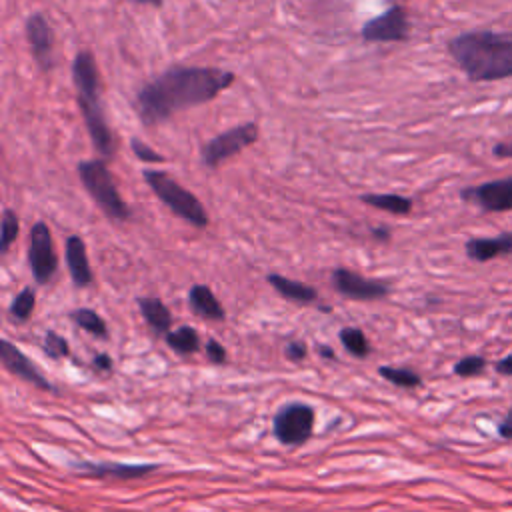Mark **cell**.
I'll return each instance as SVG.
<instances>
[{
	"mask_svg": "<svg viewBox=\"0 0 512 512\" xmlns=\"http://www.w3.org/2000/svg\"><path fill=\"white\" fill-rule=\"evenodd\" d=\"M372 236H374L376 240H380V242H386V240H390V230L384 228V226H378V228L372 230Z\"/></svg>",
	"mask_w": 512,
	"mask_h": 512,
	"instance_id": "d590c367",
	"label": "cell"
},
{
	"mask_svg": "<svg viewBox=\"0 0 512 512\" xmlns=\"http://www.w3.org/2000/svg\"><path fill=\"white\" fill-rule=\"evenodd\" d=\"M132 2H136V4H150L154 8H160L164 4V0H132Z\"/></svg>",
	"mask_w": 512,
	"mask_h": 512,
	"instance_id": "74e56055",
	"label": "cell"
},
{
	"mask_svg": "<svg viewBox=\"0 0 512 512\" xmlns=\"http://www.w3.org/2000/svg\"><path fill=\"white\" fill-rule=\"evenodd\" d=\"M70 318L76 326H80L82 330L90 332L92 336H98V338H106L108 336V328H106V322L104 318L90 310V308H76L70 312Z\"/></svg>",
	"mask_w": 512,
	"mask_h": 512,
	"instance_id": "7402d4cb",
	"label": "cell"
},
{
	"mask_svg": "<svg viewBox=\"0 0 512 512\" xmlns=\"http://www.w3.org/2000/svg\"><path fill=\"white\" fill-rule=\"evenodd\" d=\"M138 308H140L144 320L148 322V326L156 334H168L170 332L172 314H170V310L166 308V304L160 298H154V296L138 298Z\"/></svg>",
	"mask_w": 512,
	"mask_h": 512,
	"instance_id": "d6986e66",
	"label": "cell"
},
{
	"mask_svg": "<svg viewBox=\"0 0 512 512\" xmlns=\"http://www.w3.org/2000/svg\"><path fill=\"white\" fill-rule=\"evenodd\" d=\"M130 148H132L134 156H136L138 160L146 162V164H162V162H164V156H162V154H158L154 148H150L144 140H140V138H136V136L130 140Z\"/></svg>",
	"mask_w": 512,
	"mask_h": 512,
	"instance_id": "83f0119b",
	"label": "cell"
},
{
	"mask_svg": "<svg viewBox=\"0 0 512 512\" xmlns=\"http://www.w3.org/2000/svg\"><path fill=\"white\" fill-rule=\"evenodd\" d=\"M340 342L356 358H366L370 354V344H368V340H366V336L360 328H354V326L342 328L340 330Z\"/></svg>",
	"mask_w": 512,
	"mask_h": 512,
	"instance_id": "603a6c76",
	"label": "cell"
},
{
	"mask_svg": "<svg viewBox=\"0 0 512 512\" xmlns=\"http://www.w3.org/2000/svg\"><path fill=\"white\" fill-rule=\"evenodd\" d=\"M76 168L86 192L110 220L120 222L130 218V208L124 204L104 160H98V158L84 160V162H78Z\"/></svg>",
	"mask_w": 512,
	"mask_h": 512,
	"instance_id": "5b68a950",
	"label": "cell"
},
{
	"mask_svg": "<svg viewBox=\"0 0 512 512\" xmlns=\"http://www.w3.org/2000/svg\"><path fill=\"white\" fill-rule=\"evenodd\" d=\"M332 284L334 288L352 300H380L388 296L390 286L376 278H364L348 268L332 270Z\"/></svg>",
	"mask_w": 512,
	"mask_h": 512,
	"instance_id": "8fae6325",
	"label": "cell"
},
{
	"mask_svg": "<svg viewBox=\"0 0 512 512\" xmlns=\"http://www.w3.org/2000/svg\"><path fill=\"white\" fill-rule=\"evenodd\" d=\"M410 34V24L406 10L402 6H392L364 22L360 36L366 42H404Z\"/></svg>",
	"mask_w": 512,
	"mask_h": 512,
	"instance_id": "9c48e42d",
	"label": "cell"
},
{
	"mask_svg": "<svg viewBox=\"0 0 512 512\" xmlns=\"http://www.w3.org/2000/svg\"><path fill=\"white\" fill-rule=\"evenodd\" d=\"M496 370H498L500 374L512 376V354H508L506 358H502V360L496 364Z\"/></svg>",
	"mask_w": 512,
	"mask_h": 512,
	"instance_id": "e575fe53",
	"label": "cell"
},
{
	"mask_svg": "<svg viewBox=\"0 0 512 512\" xmlns=\"http://www.w3.org/2000/svg\"><path fill=\"white\" fill-rule=\"evenodd\" d=\"M284 354L292 362H300L306 358V344L302 340H290L284 348Z\"/></svg>",
	"mask_w": 512,
	"mask_h": 512,
	"instance_id": "4dcf8cb0",
	"label": "cell"
},
{
	"mask_svg": "<svg viewBox=\"0 0 512 512\" xmlns=\"http://www.w3.org/2000/svg\"><path fill=\"white\" fill-rule=\"evenodd\" d=\"M18 230H20V220H18L16 212L6 208L4 214H2V232H0V248H2V252L10 250V246L18 238Z\"/></svg>",
	"mask_w": 512,
	"mask_h": 512,
	"instance_id": "484cf974",
	"label": "cell"
},
{
	"mask_svg": "<svg viewBox=\"0 0 512 512\" xmlns=\"http://www.w3.org/2000/svg\"><path fill=\"white\" fill-rule=\"evenodd\" d=\"M266 280L286 300H292V302H298V304H310L318 298V292L312 286L302 284L298 280H292V278H286V276H280V274H268Z\"/></svg>",
	"mask_w": 512,
	"mask_h": 512,
	"instance_id": "ac0fdd59",
	"label": "cell"
},
{
	"mask_svg": "<svg viewBox=\"0 0 512 512\" xmlns=\"http://www.w3.org/2000/svg\"><path fill=\"white\" fill-rule=\"evenodd\" d=\"M92 366H94V370L110 372L112 370V358L108 354H96L94 360H92Z\"/></svg>",
	"mask_w": 512,
	"mask_h": 512,
	"instance_id": "1f68e13d",
	"label": "cell"
},
{
	"mask_svg": "<svg viewBox=\"0 0 512 512\" xmlns=\"http://www.w3.org/2000/svg\"><path fill=\"white\" fill-rule=\"evenodd\" d=\"M148 188L154 192V196L172 210L174 216L182 218L184 222L192 224L194 228H206L208 226V212L204 204L198 200L196 194L186 190L182 184H178L174 178H170L162 170H144L142 174Z\"/></svg>",
	"mask_w": 512,
	"mask_h": 512,
	"instance_id": "277c9868",
	"label": "cell"
},
{
	"mask_svg": "<svg viewBox=\"0 0 512 512\" xmlns=\"http://www.w3.org/2000/svg\"><path fill=\"white\" fill-rule=\"evenodd\" d=\"M26 40L32 56L42 72H50L54 66V30L44 14L34 12L26 18Z\"/></svg>",
	"mask_w": 512,
	"mask_h": 512,
	"instance_id": "7c38bea8",
	"label": "cell"
},
{
	"mask_svg": "<svg viewBox=\"0 0 512 512\" xmlns=\"http://www.w3.org/2000/svg\"><path fill=\"white\" fill-rule=\"evenodd\" d=\"M166 344L180 354H194L200 348V336L192 326H180L166 334Z\"/></svg>",
	"mask_w": 512,
	"mask_h": 512,
	"instance_id": "44dd1931",
	"label": "cell"
},
{
	"mask_svg": "<svg viewBox=\"0 0 512 512\" xmlns=\"http://www.w3.org/2000/svg\"><path fill=\"white\" fill-rule=\"evenodd\" d=\"M486 368V360L482 356H466L454 364V372L458 376H476Z\"/></svg>",
	"mask_w": 512,
	"mask_h": 512,
	"instance_id": "f1b7e54d",
	"label": "cell"
},
{
	"mask_svg": "<svg viewBox=\"0 0 512 512\" xmlns=\"http://www.w3.org/2000/svg\"><path fill=\"white\" fill-rule=\"evenodd\" d=\"M318 354H320V356H324V358H328V360H334V358H336L334 350H332L330 346H324V344H320V346H318Z\"/></svg>",
	"mask_w": 512,
	"mask_h": 512,
	"instance_id": "8d00e7d4",
	"label": "cell"
},
{
	"mask_svg": "<svg viewBox=\"0 0 512 512\" xmlns=\"http://www.w3.org/2000/svg\"><path fill=\"white\" fill-rule=\"evenodd\" d=\"M448 52L472 82L512 78V34L468 30L448 42Z\"/></svg>",
	"mask_w": 512,
	"mask_h": 512,
	"instance_id": "7a4b0ae2",
	"label": "cell"
},
{
	"mask_svg": "<svg viewBox=\"0 0 512 512\" xmlns=\"http://www.w3.org/2000/svg\"><path fill=\"white\" fill-rule=\"evenodd\" d=\"M498 432H500V436H502V438L512 440V408H510V412L504 416V420L500 422Z\"/></svg>",
	"mask_w": 512,
	"mask_h": 512,
	"instance_id": "d6a6232c",
	"label": "cell"
},
{
	"mask_svg": "<svg viewBox=\"0 0 512 512\" xmlns=\"http://www.w3.org/2000/svg\"><path fill=\"white\" fill-rule=\"evenodd\" d=\"M258 140V124L256 122H246L240 126H234L230 130H224L204 142L202 146V164L206 168H218L224 160L236 156L250 144Z\"/></svg>",
	"mask_w": 512,
	"mask_h": 512,
	"instance_id": "8992f818",
	"label": "cell"
},
{
	"mask_svg": "<svg viewBox=\"0 0 512 512\" xmlns=\"http://www.w3.org/2000/svg\"><path fill=\"white\" fill-rule=\"evenodd\" d=\"M66 264H68L70 278L78 288H84V286L92 284L94 274H92V268H90V262H88L86 244L76 234L66 238Z\"/></svg>",
	"mask_w": 512,
	"mask_h": 512,
	"instance_id": "9a60e30c",
	"label": "cell"
},
{
	"mask_svg": "<svg viewBox=\"0 0 512 512\" xmlns=\"http://www.w3.org/2000/svg\"><path fill=\"white\" fill-rule=\"evenodd\" d=\"M206 356H208V360L212 362V364H224L226 362V348L218 342V340H214V338H208V342H206Z\"/></svg>",
	"mask_w": 512,
	"mask_h": 512,
	"instance_id": "f546056e",
	"label": "cell"
},
{
	"mask_svg": "<svg viewBox=\"0 0 512 512\" xmlns=\"http://www.w3.org/2000/svg\"><path fill=\"white\" fill-rule=\"evenodd\" d=\"M80 474L92 478L136 480L158 470V464H120V462H80Z\"/></svg>",
	"mask_w": 512,
	"mask_h": 512,
	"instance_id": "5bb4252c",
	"label": "cell"
},
{
	"mask_svg": "<svg viewBox=\"0 0 512 512\" xmlns=\"http://www.w3.org/2000/svg\"><path fill=\"white\" fill-rule=\"evenodd\" d=\"M360 200L368 206L390 212L394 216H406L412 212V206H414L412 198L400 196V194H362Z\"/></svg>",
	"mask_w": 512,
	"mask_h": 512,
	"instance_id": "ffe728a7",
	"label": "cell"
},
{
	"mask_svg": "<svg viewBox=\"0 0 512 512\" xmlns=\"http://www.w3.org/2000/svg\"><path fill=\"white\" fill-rule=\"evenodd\" d=\"M492 154L496 158H512V142H498V144H494Z\"/></svg>",
	"mask_w": 512,
	"mask_h": 512,
	"instance_id": "836d02e7",
	"label": "cell"
},
{
	"mask_svg": "<svg viewBox=\"0 0 512 512\" xmlns=\"http://www.w3.org/2000/svg\"><path fill=\"white\" fill-rule=\"evenodd\" d=\"M314 428V408L304 402H290L282 406L272 422V432L278 442L286 446L304 444Z\"/></svg>",
	"mask_w": 512,
	"mask_h": 512,
	"instance_id": "52a82bcc",
	"label": "cell"
},
{
	"mask_svg": "<svg viewBox=\"0 0 512 512\" xmlns=\"http://www.w3.org/2000/svg\"><path fill=\"white\" fill-rule=\"evenodd\" d=\"M188 302L192 312L206 320H224L226 316L222 304L206 284H194L188 292Z\"/></svg>",
	"mask_w": 512,
	"mask_h": 512,
	"instance_id": "e0dca14e",
	"label": "cell"
},
{
	"mask_svg": "<svg viewBox=\"0 0 512 512\" xmlns=\"http://www.w3.org/2000/svg\"><path fill=\"white\" fill-rule=\"evenodd\" d=\"M378 374L396 384V386H402V388H416L422 384V378L414 372V370H408V368H394V366H380L378 368Z\"/></svg>",
	"mask_w": 512,
	"mask_h": 512,
	"instance_id": "d4e9b609",
	"label": "cell"
},
{
	"mask_svg": "<svg viewBox=\"0 0 512 512\" xmlns=\"http://www.w3.org/2000/svg\"><path fill=\"white\" fill-rule=\"evenodd\" d=\"M34 306H36V292H34L30 286H26V288H22V290L14 296V300H12V304H10V316H12L14 320L24 322V320H28L30 314L34 312Z\"/></svg>",
	"mask_w": 512,
	"mask_h": 512,
	"instance_id": "cb8c5ba5",
	"label": "cell"
},
{
	"mask_svg": "<svg viewBox=\"0 0 512 512\" xmlns=\"http://www.w3.org/2000/svg\"><path fill=\"white\" fill-rule=\"evenodd\" d=\"M28 266L38 284H48L58 270L52 232L46 222H36L28 234Z\"/></svg>",
	"mask_w": 512,
	"mask_h": 512,
	"instance_id": "ba28073f",
	"label": "cell"
},
{
	"mask_svg": "<svg viewBox=\"0 0 512 512\" xmlns=\"http://www.w3.org/2000/svg\"><path fill=\"white\" fill-rule=\"evenodd\" d=\"M72 82L78 94V108L84 116V124L90 134L92 146L100 156L110 158L114 154V136L102 108L98 68L94 56L88 50H82L74 56Z\"/></svg>",
	"mask_w": 512,
	"mask_h": 512,
	"instance_id": "3957f363",
	"label": "cell"
},
{
	"mask_svg": "<svg viewBox=\"0 0 512 512\" xmlns=\"http://www.w3.org/2000/svg\"><path fill=\"white\" fill-rule=\"evenodd\" d=\"M508 254H512V232L488 238H470L466 242V256L474 262H488Z\"/></svg>",
	"mask_w": 512,
	"mask_h": 512,
	"instance_id": "2e32d148",
	"label": "cell"
},
{
	"mask_svg": "<svg viewBox=\"0 0 512 512\" xmlns=\"http://www.w3.org/2000/svg\"><path fill=\"white\" fill-rule=\"evenodd\" d=\"M236 80L234 72L208 66H172L146 82L136 96V112L146 126L214 100Z\"/></svg>",
	"mask_w": 512,
	"mask_h": 512,
	"instance_id": "6da1fadb",
	"label": "cell"
},
{
	"mask_svg": "<svg viewBox=\"0 0 512 512\" xmlns=\"http://www.w3.org/2000/svg\"><path fill=\"white\" fill-rule=\"evenodd\" d=\"M464 202L476 204L486 212H510L512 210V176L488 180L460 192Z\"/></svg>",
	"mask_w": 512,
	"mask_h": 512,
	"instance_id": "30bf717a",
	"label": "cell"
},
{
	"mask_svg": "<svg viewBox=\"0 0 512 512\" xmlns=\"http://www.w3.org/2000/svg\"><path fill=\"white\" fill-rule=\"evenodd\" d=\"M0 360H2V366H4L10 374H14V376H18V378H22V380H26V382L38 386V388L52 390V384L48 382V378L36 368V364H34L28 356H24L22 350L16 348L10 340H2V342H0Z\"/></svg>",
	"mask_w": 512,
	"mask_h": 512,
	"instance_id": "4fadbf2b",
	"label": "cell"
},
{
	"mask_svg": "<svg viewBox=\"0 0 512 512\" xmlns=\"http://www.w3.org/2000/svg\"><path fill=\"white\" fill-rule=\"evenodd\" d=\"M44 352H46L50 358L58 360V358L68 356L70 346H68V342H66L62 336H58L54 330H48V332L44 334Z\"/></svg>",
	"mask_w": 512,
	"mask_h": 512,
	"instance_id": "4316f807",
	"label": "cell"
}]
</instances>
